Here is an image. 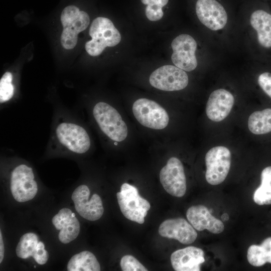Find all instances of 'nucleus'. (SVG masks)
I'll use <instances>...</instances> for the list:
<instances>
[{
  "label": "nucleus",
  "instance_id": "1",
  "mask_svg": "<svg viewBox=\"0 0 271 271\" xmlns=\"http://www.w3.org/2000/svg\"><path fill=\"white\" fill-rule=\"evenodd\" d=\"M89 33L92 39L86 43L85 47L86 52L92 56L99 55L106 47L115 46L121 40L119 31L106 18L95 19Z\"/></svg>",
  "mask_w": 271,
  "mask_h": 271
},
{
  "label": "nucleus",
  "instance_id": "2",
  "mask_svg": "<svg viewBox=\"0 0 271 271\" xmlns=\"http://www.w3.org/2000/svg\"><path fill=\"white\" fill-rule=\"evenodd\" d=\"M94 117L102 131L112 141L120 142L127 136V127L118 112L109 104L99 102L93 109Z\"/></svg>",
  "mask_w": 271,
  "mask_h": 271
},
{
  "label": "nucleus",
  "instance_id": "3",
  "mask_svg": "<svg viewBox=\"0 0 271 271\" xmlns=\"http://www.w3.org/2000/svg\"><path fill=\"white\" fill-rule=\"evenodd\" d=\"M116 197L121 212L125 218L139 224L144 223L151 205L147 200L140 196L136 187L123 183Z\"/></svg>",
  "mask_w": 271,
  "mask_h": 271
},
{
  "label": "nucleus",
  "instance_id": "4",
  "mask_svg": "<svg viewBox=\"0 0 271 271\" xmlns=\"http://www.w3.org/2000/svg\"><path fill=\"white\" fill-rule=\"evenodd\" d=\"M61 22L63 27L61 36V45L66 49H72L77 44L78 34L88 26L89 17L86 12L71 5L63 10Z\"/></svg>",
  "mask_w": 271,
  "mask_h": 271
},
{
  "label": "nucleus",
  "instance_id": "5",
  "mask_svg": "<svg viewBox=\"0 0 271 271\" xmlns=\"http://www.w3.org/2000/svg\"><path fill=\"white\" fill-rule=\"evenodd\" d=\"M132 110L137 120L145 127L162 129L168 124L169 117L167 111L153 100L138 99L133 103Z\"/></svg>",
  "mask_w": 271,
  "mask_h": 271
},
{
  "label": "nucleus",
  "instance_id": "6",
  "mask_svg": "<svg viewBox=\"0 0 271 271\" xmlns=\"http://www.w3.org/2000/svg\"><path fill=\"white\" fill-rule=\"evenodd\" d=\"M205 160L207 182L212 185L222 183L229 173L231 165V155L228 149L223 146L213 147L206 153Z\"/></svg>",
  "mask_w": 271,
  "mask_h": 271
},
{
  "label": "nucleus",
  "instance_id": "7",
  "mask_svg": "<svg viewBox=\"0 0 271 271\" xmlns=\"http://www.w3.org/2000/svg\"><path fill=\"white\" fill-rule=\"evenodd\" d=\"M10 189L19 202L33 199L38 192V185L32 169L24 164L15 168L11 174Z\"/></svg>",
  "mask_w": 271,
  "mask_h": 271
},
{
  "label": "nucleus",
  "instance_id": "8",
  "mask_svg": "<svg viewBox=\"0 0 271 271\" xmlns=\"http://www.w3.org/2000/svg\"><path fill=\"white\" fill-rule=\"evenodd\" d=\"M149 81L157 89L173 91L184 89L188 85L189 79L184 70L169 65L161 66L153 71Z\"/></svg>",
  "mask_w": 271,
  "mask_h": 271
},
{
  "label": "nucleus",
  "instance_id": "9",
  "mask_svg": "<svg viewBox=\"0 0 271 271\" xmlns=\"http://www.w3.org/2000/svg\"><path fill=\"white\" fill-rule=\"evenodd\" d=\"M160 180L166 191L172 196L181 197L186 191V179L184 167L176 157L170 158L161 170Z\"/></svg>",
  "mask_w": 271,
  "mask_h": 271
},
{
  "label": "nucleus",
  "instance_id": "10",
  "mask_svg": "<svg viewBox=\"0 0 271 271\" xmlns=\"http://www.w3.org/2000/svg\"><path fill=\"white\" fill-rule=\"evenodd\" d=\"M197 42L188 34H181L171 43L173 53L171 59L177 67L186 71H191L197 66L195 56Z\"/></svg>",
  "mask_w": 271,
  "mask_h": 271
},
{
  "label": "nucleus",
  "instance_id": "11",
  "mask_svg": "<svg viewBox=\"0 0 271 271\" xmlns=\"http://www.w3.org/2000/svg\"><path fill=\"white\" fill-rule=\"evenodd\" d=\"M56 133L60 143L72 152L83 154L90 148L89 135L85 129L80 125L63 122L58 125Z\"/></svg>",
  "mask_w": 271,
  "mask_h": 271
},
{
  "label": "nucleus",
  "instance_id": "12",
  "mask_svg": "<svg viewBox=\"0 0 271 271\" xmlns=\"http://www.w3.org/2000/svg\"><path fill=\"white\" fill-rule=\"evenodd\" d=\"M90 190L85 185H81L75 189L71 199L75 208L83 218L90 221L98 220L102 216L104 208L102 200L97 194L92 195L88 201Z\"/></svg>",
  "mask_w": 271,
  "mask_h": 271
},
{
  "label": "nucleus",
  "instance_id": "13",
  "mask_svg": "<svg viewBox=\"0 0 271 271\" xmlns=\"http://www.w3.org/2000/svg\"><path fill=\"white\" fill-rule=\"evenodd\" d=\"M196 13L200 22L208 29H223L227 22V14L223 6L216 0H198Z\"/></svg>",
  "mask_w": 271,
  "mask_h": 271
},
{
  "label": "nucleus",
  "instance_id": "14",
  "mask_svg": "<svg viewBox=\"0 0 271 271\" xmlns=\"http://www.w3.org/2000/svg\"><path fill=\"white\" fill-rule=\"evenodd\" d=\"M159 233L162 237L175 239L184 244L192 243L197 237L195 229L182 218L165 220L159 226Z\"/></svg>",
  "mask_w": 271,
  "mask_h": 271
},
{
  "label": "nucleus",
  "instance_id": "15",
  "mask_svg": "<svg viewBox=\"0 0 271 271\" xmlns=\"http://www.w3.org/2000/svg\"><path fill=\"white\" fill-rule=\"evenodd\" d=\"M233 95L224 89L213 91L208 99L206 113L207 117L215 122L224 119L229 114L234 104Z\"/></svg>",
  "mask_w": 271,
  "mask_h": 271
},
{
  "label": "nucleus",
  "instance_id": "16",
  "mask_svg": "<svg viewBox=\"0 0 271 271\" xmlns=\"http://www.w3.org/2000/svg\"><path fill=\"white\" fill-rule=\"evenodd\" d=\"M188 220L198 231L205 229L214 234L221 233L224 226L221 220L212 216L204 205H194L189 208L186 212Z\"/></svg>",
  "mask_w": 271,
  "mask_h": 271
},
{
  "label": "nucleus",
  "instance_id": "17",
  "mask_svg": "<svg viewBox=\"0 0 271 271\" xmlns=\"http://www.w3.org/2000/svg\"><path fill=\"white\" fill-rule=\"evenodd\" d=\"M204 261L203 250L193 246L178 249L171 255L172 266L176 271H199Z\"/></svg>",
  "mask_w": 271,
  "mask_h": 271
},
{
  "label": "nucleus",
  "instance_id": "18",
  "mask_svg": "<svg viewBox=\"0 0 271 271\" xmlns=\"http://www.w3.org/2000/svg\"><path fill=\"white\" fill-rule=\"evenodd\" d=\"M72 212L67 208L60 210L52 218L53 224L57 230H60L58 238L64 244L74 240L80 232V224L75 216H72Z\"/></svg>",
  "mask_w": 271,
  "mask_h": 271
},
{
  "label": "nucleus",
  "instance_id": "19",
  "mask_svg": "<svg viewBox=\"0 0 271 271\" xmlns=\"http://www.w3.org/2000/svg\"><path fill=\"white\" fill-rule=\"evenodd\" d=\"M250 23L257 32L259 44L264 48L271 47V15L263 10H256L250 16Z\"/></svg>",
  "mask_w": 271,
  "mask_h": 271
},
{
  "label": "nucleus",
  "instance_id": "20",
  "mask_svg": "<svg viewBox=\"0 0 271 271\" xmlns=\"http://www.w3.org/2000/svg\"><path fill=\"white\" fill-rule=\"evenodd\" d=\"M68 271H99L100 264L95 255L88 251L74 255L67 266Z\"/></svg>",
  "mask_w": 271,
  "mask_h": 271
},
{
  "label": "nucleus",
  "instance_id": "21",
  "mask_svg": "<svg viewBox=\"0 0 271 271\" xmlns=\"http://www.w3.org/2000/svg\"><path fill=\"white\" fill-rule=\"evenodd\" d=\"M247 258L254 266L271 263V237L265 238L260 245H250L247 249Z\"/></svg>",
  "mask_w": 271,
  "mask_h": 271
},
{
  "label": "nucleus",
  "instance_id": "22",
  "mask_svg": "<svg viewBox=\"0 0 271 271\" xmlns=\"http://www.w3.org/2000/svg\"><path fill=\"white\" fill-rule=\"evenodd\" d=\"M249 130L255 134H262L271 131V108L253 112L248 120Z\"/></svg>",
  "mask_w": 271,
  "mask_h": 271
},
{
  "label": "nucleus",
  "instance_id": "23",
  "mask_svg": "<svg viewBox=\"0 0 271 271\" xmlns=\"http://www.w3.org/2000/svg\"><path fill=\"white\" fill-rule=\"evenodd\" d=\"M39 241L38 236L34 233L29 232L24 234L17 246V255L24 259L30 256L34 257L37 252Z\"/></svg>",
  "mask_w": 271,
  "mask_h": 271
},
{
  "label": "nucleus",
  "instance_id": "24",
  "mask_svg": "<svg viewBox=\"0 0 271 271\" xmlns=\"http://www.w3.org/2000/svg\"><path fill=\"white\" fill-rule=\"evenodd\" d=\"M12 74L6 72L0 80V102L3 103L9 100L13 96L14 87L11 83Z\"/></svg>",
  "mask_w": 271,
  "mask_h": 271
},
{
  "label": "nucleus",
  "instance_id": "25",
  "mask_svg": "<svg viewBox=\"0 0 271 271\" xmlns=\"http://www.w3.org/2000/svg\"><path fill=\"white\" fill-rule=\"evenodd\" d=\"M123 271H147V269L138 260L130 255L123 256L120 262Z\"/></svg>",
  "mask_w": 271,
  "mask_h": 271
},
{
  "label": "nucleus",
  "instance_id": "26",
  "mask_svg": "<svg viewBox=\"0 0 271 271\" xmlns=\"http://www.w3.org/2000/svg\"><path fill=\"white\" fill-rule=\"evenodd\" d=\"M253 199L259 205L271 204V190L259 186L255 191Z\"/></svg>",
  "mask_w": 271,
  "mask_h": 271
},
{
  "label": "nucleus",
  "instance_id": "27",
  "mask_svg": "<svg viewBox=\"0 0 271 271\" xmlns=\"http://www.w3.org/2000/svg\"><path fill=\"white\" fill-rule=\"evenodd\" d=\"M162 7L158 4L147 5L146 9V15L151 21H157L163 16Z\"/></svg>",
  "mask_w": 271,
  "mask_h": 271
},
{
  "label": "nucleus",
  "instance_id": "28",
  "mask_svg": "<svg viewBox=\"0 0 271 271\" xmlns=\"http://www.w3.org/2000/svg\"><path fill=\"white\" fill-rule=\"evenodd\" d=\"M258 83L263 91L271 98V73L264 72L260 74Z\"/></svg>",
  "mask_w": 271,
  "mask_h": 271
},
{
  "label": "nucleus",
  "instance_id": "29",
  "mask_svg": "<svg viewBox=\"0 0 271 271\" xmlns=\"http://www.w3.org/2000/svg\"><path fill=\"white\" fill-rule=\"evenodd\" d=\"M33 258L40 265L45 264L48 261L49 253L45 249V245L42 241H39L37 252Z\"/></svg>",
  "mask_w": 271,
  "mask_h": 271
},
{
  "label": "nucleus",
  "instance_id": "30",
  "mask_svg": "<svg viewBox=\"0 0 271 271\" xmlns=\"http://www.w3.org/2000/svg\"><path fill=\"white\" fill-rule=\"evenodd\" d=\"M260 186L271 190V166L265 168L261 172Z\"/></svg>",
  "mask_w": 271,
  "mask_h": 271
},
{
  "label": "nucleus",
  "instance_id": "31",
  "mask_svg": "<svg viewBox=\"0 0 271 271\" xmlns=\"http://www.w3.org/2000/svg\"><path fill=\"white\" fill-rule=\"evenodd\" d=\"M5 253L4 244L3 239L2 231H0V263H1L3 260Z\"/></svg>",
  "mask_w": 271,
  "mask_h": 271
},
{
  "label": "nucleus",
  "instance_id": "32",
  "mask_svg": "<svg viewBox=\"0 0 271 271\" xmlns=\"http://www.w3.org/2000/svg\"><path fill=\"white\" fill-rule=\"evenodd\" d=\"M141 1L143 4L145 5H153V4L159 5L157 2V0H141Z\"/></svg>",
  "mask_w": 271,
  "mask_h": 271
},
{
  "label": "nucleus",
  "instance_id": "33",
  "mask_svg": "<svg viewBox=\"0 0 271 271\" xmlns=\"http://www.w3.org/2000/svg\"><path fill=\"white\" fill-rule=\"evenodd\" d=\"M221 218L222 221H226L229 219V216L227 213H225L221 215Z\"/></svg>",
  "mask_w": 271,
  "mask_h": 271
}]
</instances>
